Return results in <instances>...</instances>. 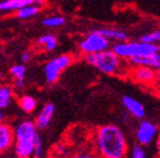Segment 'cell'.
Segmentation results:
<instances>
[{"instance_id": "8992f818", "label": "cell", "mask_w": 160, "mask_h": 158, "mask_svg": "<svg viewBox=\"0 0 160 158\" xmlns=\"http://www.w3.org/2000/svg\"><path fill=\"white\" fill-rule=\"evenodd\" d=\"M157 134H158L157 125L150 121L142 120L140 122L138 129H136L135 138L138 143L145 147L153 142L154 139L157 138Z\"/></svg>"}, {"instance_id": "9c48e42d", "label": "cell", "mask_w": 160, "mask_h": 158, "mask_svg": "<svg viewBox=\"0 0 160 158\" xmlns=\"http://www.w3.org/2000/svg\"><path fill=\"white\" fill-rule=\"evenodd\" d=\"M133 78L142 85H153L156 70L145 66H135L133 69Z\"/></svg>"}, {"instance_id": "e0dca14e", "label": "cell", "mask_w": 160, "mask_h": 158, "mask_svg": "<svg viewBox=\"0 0 160 158\" xmlns=\"http://www.w3.org/2000/svg\"><path fill=\"white\" fill-rule=\"evenodd\" d=\"M12 100V89L9 86H0V109H3L10 105Z\"/></svg>"}, {"instance_id": "6da1fadb", "label": "cell", "mask_w": 160, "mask_h": 158, "mask_svg": "<svg viewBox=\"0 0 160 158\" xmlns=\"http://www.w3.org/2000/svg\"><path fill=\"white\" fill-rule=\"evenodd\" d=\"M96 148L105 158H123L127 155L128 146L123 130L115 124L102 125L96 133Z\"/></svg>"}, {"instance_id": "cb8c5ba5", "label": "cell", "mask_w": 160, "mask_h": 158, "mask_svg": "<svg viewBox=\"0 0 160 158\" xmlns=\"http://www.w3.org/2000/svg\"><path fill=\"white\" fill-rule=\"evenodd\" d=\"M25 71H26V69H25V67L22 66V64H15V66H12V67L10 68V73H12L15 78H18V79H24Z\"/></svg>"}, {"instance_id": "4dcf8cb0", "label": "cell", "mask_w": 160, "mask_h": 158, "mask_svg": "<svg viewBox=\"0 0 160 158\" xmlns=\"http://www.w3.org/2000/svg\"><path fill=\"white\" fill-rule=\"evenodd\" d=\"M1 79H2V73L0 72V81H1Z\"/></svg>"}, {"instance_id": "7c38bea8", "label": "cell", "mask_w": 160, "mask_h": 158, "mask_svg": "<svg viewBox=\"0 0 160 158\" xmlns=\"http://www.w3.org/2000/svg\"><path fill=\"white\" fill-rule=\"evenodd\" d=\"M14 141V130L9 125L0 123V154L8 150L12 146Z\"/></svg>"}, {"instance_id": "d6a6232c", "label": "cell", "mask_w": 160, "mask_h": 158, "mask_svg": "<svg viewBox=\"0 0 160 158\" xmlns=\"http://www.w3.org/2000/svg\"><path fill=\"white\" fill-rule=\"evenodd\" d=\"M159 23H160V19H159Z\"/></svg>"}, {"instance_id": "44dd1931", "label": "cell", "mask_w": 160, "mask_h": 158, "mask_svg": "<svg viewBox=\"0 0 160 158\" xmlns=\"http://www.w3.org/2000/svg\"><path fill=\"white\" fill-rule=\"evenodd\" d=\"M33 156L35 158H41L43 156V143L42 139L39 134H35L34 137V148H33Z\"/></svg>"}, {"instance_id": "83f0119b", "label": "cell", "mask_w": 160, "mask_h": 158, "mask_svg": "<svg viewBox=\"0 0 160 158\" xmlns=\"http://www.w3.org/2000/svg\"><path fill=\"white\" fill-rule=\"evenodd\" d=\"M156 149H157V155L160 157V134L157 137V141H156Z\"/></svg>"}, {"instance_id": "603a6c76", "label": "cell", "mask_w": 160, "mask_h": 158, "mask_svg": "<svg viewBox=\"0 0 160 158\" xmlns=\"http://www.w3.org/2000/svg\"><path fill=\"white\" fill-rule=\"evenodd\" d=\"M142 42H147V43H158L160 42V30H154L152 33L144 34L143 36L141 37Z\"/></svg>"}, {"instance_id": "4fadbf2b", "label": "cell", "mask_w": 160, "mask_h": 158, "mask_svg": "<svg viewBox=\"0 0 160 158\" xmlns=\"http://www.w3.org/2000/svg\"><path fill=\"white\" fill-rule=\"evenodd\" d=\"M15 155L19 158H28L33 156L34 148V139H25V140H15Z\"/></svg>"}, {"instance_id": "f1b7e54d", "label": "cell", "mask_w": 160, "mask_h": 158, "mask_svg": "<svg viewBox=\"0 0 160 158\" xmlns=\"http://www.w3.org/2000/svg\"><path fill=\"white\" fill-rule=\"evenodd\" d=\"M46 3V0H34V5L38 7H41Z\"/></svg>"}, {"instance_id": "1f68e13d", "label": "cell", "mask_w": 160, "mask_h": 158, "mask_svg": "<svg viewBox=\"0 0 160 158\" xmlns=\"http://www.w3.org/2000/svg\"><path fill=\"white\" fill-rule=\"evenodd\" d=\"M0 1H5V0H0Z\"/></svg>"}, {"instance_id": "7a4b0ae2", "label": "cell", "mask_w": 160, "mask_h": 158, "mask_svg": "<svg viewBox=\"0 0 160 158\" xmlns=\"http://www.w3.org/2000/svg\"><path fill=\"white\" fill-rule=\"evenodd\" d=\"M88 63L106 75H117L122 68V59L112 50L106 49L85 57Z\"/></svg>"}, {"instance_id": "d6986e66", "label": "cell", "mask_w": 160, "mask_h": 158, "mask_svg": "<svg viewBox=\"0 0 160 158\" xmlns=\"http://www.w3.org/2000/svg\"><path fill=\"white\" fill-rule=\"evenodd\" d=\"M19 107H21L25 113H32L37 109V100H34L30 95H24L19 98Z\"/></svg>"}, {"instance_id": "52a82bcc", "label": "cell", "mask_w": 160, "mask_h": 158, "mask_svg": "<svg viewBox=\"0 0 160 158\" xmlns=\"http://www.w3.org/2000/svg\"><path fill=\"white\" fill-rule=\"evenodd\" d=\"M129 63L133 67L135 66H145V67L152 68L154 70L160 69V51L150 53V54L141 55V57H133L128 59Z\"/></svg>"}, {"instance_id": "9a60e30c", "label": "cell", "mask_w": 160, "mask_h": 158, "mask_svg": "<svg viewBox=\"0 0 160 158\" xmlns=\"http://www.w3.org/2000/svg\"><path fill=\"white\" fill-rule=\"evenodd\" d=\"M96 30L108 40H114V41H118V42H123V41L127 40V34L123 30H114V28H100V30Z\"/></svg>"}, {"instance_id": "5bb4252c", "label": "cell", "mask_w": 160, "mask_h": 158, "mask_svg": "<svg viewBox=\"0 0 160 158\" xmlns=\"http://www.w3.org/2000/svg\"><path fill=\"white\" fill-rule=\"evenodd\" d=\"M34 3V0H5L0 1V12H14L18 10L23 7Z\"/></svg>"}, {"instance_id": "ffe728a7", "label": "cell", "mask_w": 160, "mask_h": 158, "mask_svg": "<svg viewBox=\"0 0 160 158\" xmlns=\"http://www.w3.org/2000/svg\"><path fill=\"white\" fill-rule=\"evenodd\" d=\"M64 24L65 18L62 16H52V17H48L42 21V25L47 27H59Z\"/></svg>"}, {"instance_id": "5b68a950", "label": "cell", "mask_w": 160, "mask_h": 158, "mask_svg": "<svg viewBox=\"0 0 160 158\" xmlns=\"http://www.w3.org/2000/svg\"><path fill=\"white\" fill-rule=\"evenodd\" d=\"M78 48L85 54L96 53L109 48V40L102 36L97 30H92L83 41H81Z\"/></svg>"}, {"instance_id": "4316f807", "label": "cell", "mask_w": 160, "mask_h": 158, "mask_svg": "<svg viewBox=\"0 0 160 158\" xmlns=\"http://www.w3.org/2000/svg\"><path fill=\"white\" fill-rule=\"evenodd\" d=\"M24 86V79H18V78H15V87L17 88H21Z\"/></svg>"}, {"instance_id": "2e32d148", "label": "cell", "mask_w": 160, "mask_h": 158, "mask_svg": "<svg viewBox=\"0 0 160 158\" xmlns=\"http://www.w3.org/2000/svg\"><path fill=\"white\" fill-rule=\"evenodd\" d=\"M37 44L42 45L46 51H52L57 48L58 42H57L56 36H53L52 34H46V35H42L37 40Z\"/></svg>"}, {"instance_id": "484cf974", "label": "cell", "mask_w": 160, "mask_h": 158, "mask_svg": "<svg viewBox=\"0 0 160 158\" xmlns=\"http://www.w3.org/2000/svg\"><path fill=\"white\" fill-rule=\"evenodd\" d=\"M21 60L23 63H28V61L31 60V54L28 53V52H25V53H23L21 57Z\"/></svg>"}, {"instance_id": "3957f363", "label": "cell", "mask_w": 160, "mask_h": 158, "mask_svg": "<svg viewBox=\"0 0 160 158\" xmlns=\"http://www.w3.org/2000/svg\"><path fill=\"white\" fill-rule=\"evenodd\" d=\"M112 51L119 57L120 59H131L133 57H141V55L150 54L154 52L160 51V46L157 43L147 42H119L112 46Z\"/></svg>"}, {"instance_id": "7402d4cb", "label": "cell", "mask_w": 160, "mask_h": 158, "mask_svg": "<svg viewBox=\"0 0 160 158\" xmlns=\"http://www.w3.org/2000/svg\"><path fill=\"white\" fill-rule=\"evenodd\" d=\"M147 156H148V154H147L144 146L136 143L132 147V150H131V157L132 158H145Z\"/></svg>"}, {"instance_id": "30bf717a", "label": "cell", "mask_w": 160, "mask_h": 158, "mask_svg": "<svg viewBox=\"0 0 160 158\" xmlns=\"http://www.w3.org/2000/svg\"><path fill=\"white\" fill-rule=\"evenodd\" d=\"M122 103H123V106L127 109V113L131 114L133 118H144L145 109L141 102H139L135 98L131 97V96H123L122 97Z\"/></svg>"}, {"instance_id": "f546056e", "label": "cell", "mask_w": 160, "mask_h": 158, "mask_svg": "<svg viewBox=\"0 0 160 158\" xmlns=\"http://www.w3.org/2000/svg\"><path fill=\"white\" fill-rule=\"evenodd\" d=\"M3 118H5V115H3V113L0 111V123H2L3 122Z\"/></svg>"}, {"instance_id": "277c9868", "label": "cell", "mask_w": 160, "mask_h": 158, "mask_svg": "<svg viewBox=\"0 0 160 158\" xmlns=\"http://www.w3.org/2000/svg\"><path fill=\"white\" fill-rule=\"evenodd\" d=\"M72 63V57L68 54H62L59 55L57 58L50 60L49 62H47L43 69L44 72V78H46L47 82L49 84H53L59 79L60 73L64 71L66 68H68Z\"/></svg>"}, {"instance_id": "ba28073f", "label": "cell", "mask_w": 160, "mask_h": 158, "mask_svg": "<svg viewBox=\"0 0 160 158\" xmlns=\"http://www.w3.org/2000/svg\"><path fill=\"white\" fill-rule=\"evenodd\" d=\"M37 134V127L34 122L30 120L22 121L17 124L14 130V138L15 140H25V139H34Z\"/></svg>"}, {"instance_id": "8fae6325", "label": "cell", "mask_w": 160, "mask_h": 158, "mask_svg": "<svg viewBox=\"0 0 160 158\" xmlns=\"http://www.w3.org/2000/svg\"><path fill=\"white\" fill-rule=\"evenodd\" d=\"M53 113H55V105L52 103H47L41 109L40 113L35 118L34 124L37 127V130H44L46 128H48L53 116Z\"/></svg>"}, {"instance_id": "ac0fdd59", "label": "cell", "mask_w": 160, "mask_h": 158, "mask_svg": "<svg viewBox=\"0 0 160 158\" xmlns=\"http://www.w3.org/2000/svg\"><path fill=\"white\" fill-rule=\"evenodd\" d=\"M39 12H40V7H38V6H35L34 3H32V5H28V6H25V7H23V8H21V9L17 10L16 16H17L19 19H28V18L34 17Z\"/></svg>"}, {"instance_id": "d4e9b609", "label": "cell", "mask_w": 160, "mask_h": 158, "mask_svg": "<svg viewBox=\"0 0 160 158\" xmlns=\"http://www.w3.org/2000/svg\"><path fill=\"white\" fill-rule=\"evenodd\" d=\"M154 85L160 91V69L156 71V78H154Z\"/></svg>"}]
</instances>
